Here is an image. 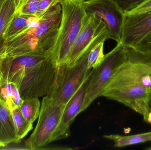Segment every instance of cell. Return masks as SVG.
Here are the masks:
<instances>
[{
    "label": "cell",
    "instance_id": "cell-21",
    "mask_svg": "<svg viewBox=\"0 0 151 150\" xmlns=\"http://www.w3.org/2000/svg\"><path fill=\"white\" fill-rule=\"evenodd\" d=\"M122 13L126 15L142 4L145 0H113Z\"/></svg>",
    "mask_w": 151,
    "mask_h": 150
},
{
    "label": "cell",
    "instance_id": "cell-18",
    "mask_svg": "<svg viewBox=\"0 0 151 150\" xmlns=\"http://www.w3.org/2000/svg\"><path fill=\"white\" fill-rule=\"evenodd\" d=\"M104 42L103 41L97 43L88 52L87 66L89 69L96 68L103 61L105 55L104 54Z\"/></svg>",
    "mask_w": 151,
    "mask_h": 150
},
{
    "label": "cell",
    "instance_id": "cell-19",
    "mask_svg": "<svg viewBox=\"0 0 151 150\" xmlns=\"http://www.w3.org/2000/svg\"><path fill=\"white\" fill-rule=\"evenodd\" d=\"M127 48L136 53L151 59V31L134 46Z\"/></svg>",
    "mask_w": 151,
    "mask_h": 150
},
{
    "label": "cell",
    "instance_id": "cell-1",
    "mask_svg": "<svg viewBox=\"0 0 151 150\" xmlns=\"http://www.w3.org/2000/svg\"><path fill=\"white\" fill-rule=\"evenodd\" d=\"M126 50L127 61L105 86L101 97L123 104L145 119L151 93V59Z\"/></svg>",
    "mask_w": 151,
    "mask_h": 150
},
{
    "label": "cell",
    "instance_id": "cell-13",
    "mask_svg": "<svg viewBox=\"0 0 151 150\" xmlns=\"http://www.w3.org/2000/svg\"><path fill=\"white\" fill-rule=\"evenodd\" d=\"M39 20L38 17L26 16L16 12L5 32L4 42L35 24Z\"/></svg>",
    "mask_w": 151,
    "mask_h": 150
},
{
    "label": "cell",
    "instance_id": "cell-8",
    "mask_svg": "<svg viewBox=\"0 0 151 150\" xmlns=\"http://www.w3.org/2000/svg\"><path fill=\"white\" fill-rule=\"evenodd\" d=\"M108 39V32L103 22L94 15L86 13L81 30L68 54L66 64L75 65L93 46Z\"/></svg>",
    "mask_w": 151,
    "mask_h": 150
},
{
    "label": "cell",
    "instance_id": "cell-2",
    "mask_svg": "<svg viewBox=\"0 0 151 150\" xmlns=\"http://www.w3.org/2000/svg\"><path fill=\"white\" fill-rule=\"evenodd\" d=\"M57 64L53 55L0 58V81L14 83L23 100L46 96Z\"/></svg>",
    "mask_w": 151,
    "mask_h": 150
},
{
    "label": "cell",
    "instance_id": "cell-12",
    "mask_svg": "<svg viewBox=\"0 0 151 150\" xmlns=\"http://www.w3.org/2000/svg\"><path fill=\"white\" fill-rule=\"evenodd\" d=\"M20 141L17 135L10 109L8 104L0 98V147Z\"/></svg>",
    "mask_w": 151,
    "mask_h": 150
},
{
    "label": "cell",
    "instance_id": "cell-3",
    "mask_svg": "<svg viewBox=\"0 0 151 150\" xmlns=\"http://www.w3.org/2000/svg\"><path fill=\"white\" fill-rule=\"evenodd\" d=\"M62 18V6L58 4L43 13L38 23L6 41L0 58L31 55L53 56Z\"/></svg>",
    "mask_w": 151,
    "mask_h": 150
},
{
    "label": "cell",
    "instance_id": "cell-23",
    "mask_svg": "<svg viewBox=\"0 0 151 150\" xmlns=\"http://www.w3.org/2000/svg\"><path fill=\"white\" fill-rule=\"evenodd\" d=\"M151 11V0H145L142 4L127 13V15H137Z\"/></svg>",
    "mask_w": 151,
    "mask_h": 150
},
{
    "label": "cell",
    "instance_id": "cell-14",
    "mask_svg": "<svg viewBox=\"0 0 151 150\" xmlns=\"http://www.w3.org/2000/svg\"><path fill=\"white\" fill-rule=\"evenodd\" d=\"M104 137L114 142V147L122 148L151 141V131L147 133L129 136L117 134L106 135Z\"/></svg>",
    "mask_w": 151,
    "mask_h": 150
},
{
    "label": "cell",
    "instance_id": "cell-10",
    "mask_svg": "<svg viewBox=\"0 0 151 150\" xmlns=\"http://www.w3.org/2000/svg\"><path fill=\"white\" fill-rule=\"evenodd\" d=\"M151 31V11L137 15H124L121 43L132 48Z\"/></svg>",
    "mask_w": 151,
    "mask_h": 150
},
{
    "label": "cell",
    "instance_id": "cell-25",
    "mask_svg": "<svg viewBox=\"0 0 151 150\" xmlns=\"http://www.w3.org/2000/svg\"><path fill=\"white\" fill-rule=\"evenodd\" d=\"M28 0H15L16 9L17 11Z\"/></svg>",
    "mask_w": 151,
    "mask_h": 150
},
{
    "label": "cell",
    "instance_id": "cell-20",
    "mask_svg": "<svg viewBox=\"0 0 151 150\" xmlns=\"http://www.w3.org/2000/svg\"><path fill=\"white\" fill-rule=\"evenodd\" d=\"M40 0H28L16 12L26 15L38 17Z\"/></svg>",
    "mask_w": 151,
    "mask_h": 150
},
{
    "label": "cell",
    "instance_id": "cell-15",
    "mask_svg": "<svg viewBox=\"0 0 151 150\" xmlns=\"http://www.w3.org/2000/svg\"><path fill=\"white\" fill-rule=\"evenodd\" d=\"M17 11L15 0H7L0 12V51L7 28Z\"/></svg>",
    "mask_w": 151,
    "mask_h": 150
},
{
    "label": "cell",
    "instance_id": "cell-24",
    "mask_svg": "<svg viewBox=\"0 0 151 150\" xmlns=\"http://www.w3.org/2000/svg\"><path fill=\"white\" fill-rule=\"evenodd\" d=\"M146 122L151 124V93L148 99L147 112L146 117L144 119Z\"/></svg>",
    "mask_w": 151,
    "mask_h": 150
},
{
    "label": "cell",
    "instance_id": "cell-7",
    "mask_svg": "<svg viewBox=\"0 0 151 150\" xmlns=\"http://www.w3.org/2000/svg\"><path fill=\"white\" fill-rule=\"evenodd\" d=\"M65 106L47 96L43 97L36 127L25 141L27 149H40L54 141V136L61 122Z\"/></svg>",
    "mask_w": 151,
    "mask_h": 150
},
{
    "label": "cell",
    "instance_id": "cell-26",
    "mask_svg": "<svg viewBox=\"0 0 151 150\" xmlns=\"http://www.w3.org/2000/svg\"><path fill=\"white\" fill-rule=\"evenodd\" d=\"M7 0H0V12L3 6L4 5V3Z\"/></svg>",
    "mask_w": 151,
    "mask_h": 150
},
{
    "label": "cell",
    "instance_id": "cell-6",
    "mask_svg": "<svg viewBox=\"0 0 151 150\" xmlns=\"http://www.w3.org/2000/svg\"><path fill=\"white\" fill-rule=\"evenodd\" d=\"M127 60L125 47L121 43L111 52L105 55L102 62L92 69L88 77L83 99L82 112L85 111L97 98L118 69Z\"/></svg>",
    "mask_w": 151,
    "mask_h": 150
},
{
    "label": "cell",
    "instance_id": "cell-4",
    "mask_svg": "<svg viewBox=\"0 0 151 150\" xmlns=\"http://www.w3.org/2000/svg\"><path fill=\"white\" fill-rule=\"evenodd\" d=\"M84 0H61L62 18L53 55L57 65L66 63L68 54L86 15Z\"/></svg>",
    "mask_w": 151,
    "mask_h": 150
},
{
    "label": "cell",
    "instance_id": "cell-9",
    "mask_svg": "<svg viewBox=\"0 0 151 150\" xmlns=\"http://www.w3.org/2000/svg\"><path fill=\"white\" fill-rule=\"evenodd\" d=\"M85 12L94 15L104 24L108 38L121 42L124 14L113 0L84 1Z\"/></svg>",
    "mask_w": 151,
    "mask_h": 150
},
{
    "label": "cell",
    "instance_id": "cell-5",
    "mask_svg": "<svg viewBox=\"0 0 151 150\" xmlns=\"http://www.w3.org/2000/svg\"><path fill=\"white\" fill-rule=\"evenodd\" d=\"M88 53L73 66L64 63L57 66L46 96L59 105H67L91 71L87 66Z\"/></svg>",
    "mask_w": 151,
    "mask_h": 150
},
{
    "label": "cell",
    "instance_id": "cell-16",
    "mask_svg": "<svg viewBox=\"0 0 151 150\" xmlns=\"http://www.w3.org/2000/svg\"><path fill=\"white\" fill-rule=\"evenodd\" d=\"M11 111L17 135L21 141L33 129V124L26 119L22 114L19 107L15 106Z\"/></svg>",
    "mask_w": 151,
    "mask_h": 150
},
{
    "label": "cell",
    "instance_id": "cell-11",
    "mask_svg": "<svg viewBox=\"0 0 151 150\" xmlns=\"http://www.w3.org/2000/svg\"><path fill=\"white\" fill-rule=\"evenodd\" d=\"M88 77L89 76L65 105L61 122L54 136V141L65 139L70 136L71 125L77 115L82 112L83 99Z\"/></svg>",
    "mask_w": 151,
    "mask_h": 150
},
{
    "label": "cell",
    "instance_id": "cell-22",
    "mask_svg": "<svg viewBox=\"0 0 151 150\" xmlns=\"http://www.w3.org/2000/svg\"><path fill=\"white\" fill-rule=\"evenodd\" d=\"M61 1V0H40L38 17H40L51 7L60 3Z\"/></svg>",
    "mask_w": 151,
    "mask_h": 150
},
{
    "label": "cell",
    "instance_id": "cell-17",
    "mask_svg": "<svg viewBox=\"0 0 151 150\" xmlns=\"http://www.w3.org/2000/svg\"><path fill=\"white\" fill-rule=\"evenodd\" d=\"M40 107L39 98H33L24 100L19 108L26 119L33 124L39 117Z\"/></svg>",
    "mask_w": 151,
    "mask_h": 150
}]
</instances>
